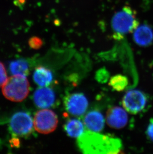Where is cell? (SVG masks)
Masks as SVG:
<instances>
[{
	"instance_id": "obj_1",
	"label": "cell",
	"mask_w": 153,
	"mask_h": 154,
	"mask_svg": "<svg viewBox=\"0 0 153 154\" xmlns=\"http://www.w3.org/2000/svg\"><path fill=\"white\" fill-rule=\"evenodd\" d=\"M77 145L84 154H118L122 143L118 138L93 131H85L77 139Z\"/></svg>"
},
{
	"instance_id": "obj_2",
	"label": "cell",
	"mask_w": 153,
	"mask_h": 154,
	"mask_svg": "<svg viewBox=\"0 0 153 154\" xmlns=\"http://www.w3.org/2000/svg\"><path fill=\"white\" fill-rule=\"evenodd\" d=\"M139 25L136 11L129 6H124L113 15L111 20L114 38L122 39L125 35L133 32Z\"/></svg>"
},
{
	"instance_id": "obj_3",
	"label": "cell",
	"mask_w": 153,
	"mask_h": 154,
	"mask_svg": "<svg viewBox=\"0 0 153 154\" xmlns=\"http://www.w3.org/2000/svg\"><path fill=\"white\" fill-rule=\"evenodd\" d=\"M2 92L7 99L14 102H21L28 96L29 84L26 76L13 75L8 79L2 86Z\"/></svg>"
},
{
	"instance_id": "obj_4",
	"label": "cell",
	"mask_w": 153,
	"mask_h": 154,
	"mask_svg": "<svg viewBox=\"0 0 153 154\" xmlns=\"http://www.w3.org/2000/svg\"><path fill=\"white\" fill-rule=\"evenodd\" d=\"M58 122L57 116L53 111L44 109L37 112L33 123L36 131L40 133L47 134L56 129Z\"/></svg>"
},
{
	"instance_id": "obj_5",
	"label": "cell",
	"mask_w": 153,
	"mask_h": 154,
	"mask_svg": "<svg viewBox=\"0 0 153 154\" xmlns=\"http://www.w3.org/2000/svg\"><path fill=\"white\" fill-rule=\"evenodd\" d=\"M33 124L32 117L28 114L19 112L15 114L10 119V127L14 135L25 137L32 132Z\"/></svg>"
},
{
	"instance_id": "obj_6",
	"label": "cell",
	"mask_w": 153,
	"mask_h": 154,
	"mask_svg": "<svg viewBox=\"0 0 153 154\" xmlns=\"http://www.w3.org/2000/svg\"><path fill=\"white\" fill-rule=\"evenodd\" d=\"M122 103L126 111L136 114L144 109L147 103V97L141 91L131 90L126 93Z\"/></svg>"
},
{
	"instance_id": "obj_7",
	"label": "cell",
	"mask_w": 153,
	"mask_h": 154,
	"mask_svg": "<svg viewBox=\"0 0 153 154\" xmlns=\"http://www.w3.org/2000/svg\"><path fill=\"white\" fill-rule=\"evenodd\" d=\"M64 104L66 110L74 116L83 115L88 107V101L83 94L75 93L66 96Z\"/></svg>"
},
{
	"instance_id": "obj_8",
	"label": "cell",
	"mask_w": 153,
	"mask_h": 154,
	"mask_svg": "<svg viewBox=\"0 0 153 154\" xmlns=\"http://www.w3.org/2000/svg\"><path fill=\"white\" fill-rule=\"evenodd\" d=\"M106 119L109 126L119 129L123 128L127 124L128 115L122 108L114 106L108 109Z\"/></svg>"
},
{
	"instance_id": "obj_9",
	"label": "cell",
	"mask_w": 153,
	"mask_h": 154,
	"mask_svg": "<svg viewBox=\"0 0 153 154\" xmlns=\"http://www.w3.org/2000/svg\"><path fill=\"white\" fill-rule=\"evenodd\" d=\"M56 100L55 93L48 87L38 88L33 95V100L38 107L46 109L53 105Z\"/></svg>"
},
{
	"instance_id": "obj_10",
	"label": "cell",
	"mask_w": 153,
	"mask_h": 154,
	"mask_svg": "<svg viewBox=\"0 0 153 154\" xmlns=\"http://www.w3.org/2000/svg\"><path fill=\"white\" fill-rule=\"evenodd\" d=\"M133 39L140 47H149L153 42V28L147 23L139 25L133 32Z\"/></svg>"
},
{
	"instance_id": "obj_11",
	"label": "cell",
	"mask_w": 153,
	"mask_h": 154,
	"mask_svg": "<svg viewBox=\"0 0 153 154\" xmlns=\"http://www.w3.org/2000/svg\"><path fill=\"white\" fill-rule=\"evenodd\" d=\"M83 120L84 125L90 131L98 132L104 128V117L98 111L92 110L88 112Z\"/></svg>"
},
{
	"instance_id": "obj_12",
	"label": "cell",
	"mask_w": 153,
	"mask_h": 154,
	"mask_svg": "<svg viewBox=\"0 0 153 154\" xmlns=\"http://www.w3.org/2000/svg\"><path fill=\"white\" fill-rule=\"evenodd\" d=\"M33 80L39 86H47L52 82L53 74L48 69L43 66L36 68L33 74Z\"/></svg>"
},
{
	"instance_id": "obj_13",
	"label": "cell",
	"mask_w": 153,
	"mask_h": 154,
	"mask_svg": "<svg viewBox=\"0 0 153 154\" xmlns=\"http://www.w3.org/2000/svg\"><path fill=\"white\" fill-rule=\"evenodd\" d=\"M66 134L72 138H79L85 132L84 124L79 120H68L64 126Z\"/></svg>"
},
{
	"instance_id": "obj_14",
	"label": "cell",
	"mask_w": 153,
	"mask_h": 154,
	"mask_svg": "<svg viewBox=\"0 0 153 154\" xmlns=\"http://www.w3.org/2000/svg\"><path fill=\"white\" fill-rule=\"evenodd\" d=\"M10 69L13 75L27 76L29 72V64L24 59L16 60L10 63Z\"/></svg>"
},
{
	"instance_id": "obj_15",
	"label": "cell",
	"mask_w": 153,
	"mask_h": 154,
	"mask_svg": "<svg viewBox=\"0 0 153 154\" xmlns=\"http://www.w3.org/2000/svg\"><path fill=\"white\" fill-rule=\"evenodd\" d=\"M128 85V80L127 77L122 74L113 76L110 79L109 85L113 89L117 91L124 90Z\"/></svg>"
},
{
	"instance_id": "obj_16",
	"label": "cell",
	"mask_w": 153,
	"mask_h": 154,
	"mask_svg": "<svg viewBox=\"0 0 153 154\" xmlns=\"http://www.w3.org/2000/svg\"><path fill=\"white\" fill-rule=\"evenodd\" d=\"M110 74L107 70L103 68L98 70L95 75V79L100 83H106L108 81Z\"/></svg>"
},
{
	"instance_id": "obj_17",
	"label": "cell",
	"mask_w": 153,
	"mask_h": 154,
	"mask_svg": "<svg viewBox=\"0 0 153 154\" xmlns=\"http://www.w3.org/2000/svg\"><path fill=\"white\" fill-rule=\"evenodd\" d=\"M29 45L32 48L38 50L43 45V42L40 38L37 36H33L29 39Z\"/></svg>"
},
{
	"instance_id": "obj_18",
	"label": "cell",
	"mask_w": 153,
	"mask_h": 154,
	"mask_svg": "<svg viewBox=\"0 0 153 154\" xmlns=\"http://www.w3.org/2000/svg\"><path fill=\"white\" fill-rule=\"evenodd\" d=\"M8 79L6 69L2 63L0 62V87H2Z\"/></svg>"
},
{
	"instance_id": "obj_19",
	"label": "cell",
	"mask_w": 153,
	"mask_h": 154,
	"mask_svg": "<svg viewBox=\"0 0 153 154\" xmlns=\"http://www.w3.org/2000/svg\"><path fill=\"white\" fill-rule=\"evenodd\" d=\"M146 133L148 137L153 142V118L151 119L147 129Z\"/></svg>"
},
{
	"instance_id": "obj_20",
	"label": "cell",
	"mask_w": 153,
	"mask_h": 154,
	"mask_svg": "<svg viewBox=\"0 0 153 154\" xmlns=\"http://www.w3.org/2000/svg\"><path fill=\"white\" fill-rule=\"evenodd\" d=\"M14 4L20 9H23L26 4V0H14Z\"/></svg>"
},
{
	"instance_id": "obj_21",
	"label": "cell",
	"mask_w": 153,
	"mask_h": 154,
	"mask_svg": "<svg viewBox=\"0 0 153 154\" xmlns=\"http://www.w3.org/2000/svg\"><path fill=\"white\" fill-rule=\"evenodd\" d=\"M13 142H12L14 146H17L19 145V143H20V142H19L18 139H14L13 140Z\"/></svg>"
}]
</instances>
